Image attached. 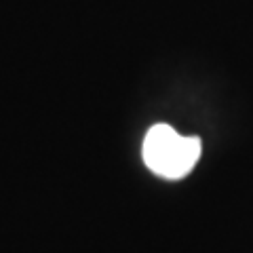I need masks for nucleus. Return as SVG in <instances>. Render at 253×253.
<instances>
[{
  "label": "nucleus",
  "instance_id": "1",
  "mask_svg": "<svg viewBox=\"0 0 253 253\" xmlns=\"http://www.w3.org/2000/svg\"><path fill=\"white\" fill-rule=\"evenodd\" d=\"M203 144L199 137L179 135L169 125H154L144 137L141 156L146 167L163 179H181L196 167Z\"/></svg>",
  "mask_w": 253,
  "mask_h": 253
}]
</instances>
